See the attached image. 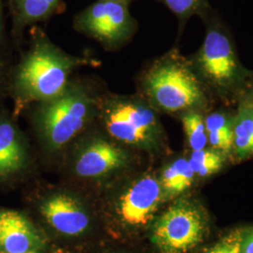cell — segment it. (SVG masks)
<instances>
[{
  "mask_svg": "<svg viewBox=\"0 0 253 253\" xmlns=\"http://www.w3.org/2000/svg\"><path fill=\"white\" fill-rule=\"evenodd\" d=\"M99 64L86 54L74 55L66 52L42 28L35 27L30 46L19 64L16 88L26 101H48L63 93L75 70Z\"/></svg>",
  "mask_w": 253,
  "mask_h": 253,
  "instance_id": "cell-1",
  "label": "cell"
},
{
  "mask_svg": "<svg viewBox=\"0 0 253 253\" xmlns=\"http://www.w3.org/2000/svg\"><path fill=\"white\" fill-rule=\"evenodd\" d=\"M141 84L145 100L155 110L182 115L202 112L208 105L207 87L176 46L146 68Z\"/></svg>",
  "mask_w": 253,
  "mask_h": 253,
  "instance_id": "cell-2",
  "label": "cell"
},
{
  "mask_svg": "<svg viewBox=\"0 0 253 253\" xmlns=\"http://www.w3.org/2000/svg\"><path fill=\"white\" fill-rule=\"evenodd\" d=\"M204 23L205 39L199 49L188 57L190 66L206 87L222 95L237 92L240 99L253 74L241 63L229 28L214 10Z\"/></svg>",
  "mask_w": 253,
  "mask_h": 253,
  "instance_id": "cell-3",
  "label": "cell"
},
{
  "mask_svg": "<svg viewBox=\"0 0 253 253\" xmlns=\"http://www.w3.org/2000/svg\"><path fill=\"white\" fill-rule=\"evenodd\" d=\"M98 105L85 86L73 81L56 98L41 102L38 121L48 143L54 148L67 145L98 113Z\"/></svg>",
  "mask_w": 253,
  "mask_h": 253,
  "instance_id": "cell-4",
  "label": "cell"
},
{
  "mask_svg": "<svg viewBox=\"0 0 253 253\" xmlns=\"http://www.w3.org/2000/svg\"><path fill=\"white\" fill-rule=\"evenodd\" d=\"M121 0H96L76 13L73 29L97 42L107 52L127 45L138 31V22Z\"/></svg>",
  "mask_w": 253,
  "mask_h": 253,
  "instance_id": "cell-5",
  "label": "cell"
},
{
  "mask_svg": "<svg viewBox=\"0 0 253 253\" xmlns=\"http://www.w3.org/2000/svg\"><path fill=\"white\" fill-rule=\"evenodd\" d=\"M98 113L109 134L127 145H147L159 131L156 110L140 98L106 97L99 100Z\"/></svg>",
  "mask_w": 253,
  "mask_h": 253,
  "instance_id": "cell-6",
  "label": "cell"
},
{
  "mask_svg": "<svg viewBox=\"0 0 253 253\" xmlns=\"http://www.w3.org/2000/svg\"><path fill=\"white\" fill-rule=\"evenodd\" d=\"M207 219L199 208L180 202L154 222L151 241L160 253H188L202 243Z\"/></svg>",
  "mask_w": 253,
  "mask_h": 253,
  "instance_id": "cell-7",
  "label": "cell"
},
{
  "mask_svg": "<svg viewBox=\"0 0 253 253\" xmlns=\"http://www.w3.org/2000/svg\"><path fill=\"white\" fill-rule=\"evenodd\" d=\"M164 198L161 182L145 175L133 182L118 200L117 213L125 226L141 228L153 218Z\"/></svg>",
  "mask_w": 253,
  "mask_h": 253,
  "instance_id": "cell-8",
  "label": "cell"
},
{
  "mask_svg": "<svg viewBox=\"0 0 253 253\" xmlns=\"http://www.w3.org/2000/svg\"><path fill=\"white\" fill-rule=\"evenodd\" d=\"M41 213L53 230L67 237H79L90 227V217L85 209L65 193L47 198L41 207Z\"/></svg>",
  "mask_w": 253,
  "mask_h": 253,
  "instance_id": "cell-9",
  "label": "cell"
},
{
  "mask_svg": "<svg viewBox=\"0 0 253 253\" xmlns=\"http://www.w3.org/2000/svg\"><path fill=\"white\" fill-rule=\"evenodd\" d=\"M44 245L42 235L27 217L0 208V253L41 252Z\"/></svg>",
  "mask_w": 253,
  "mask_h": 253,
  "instance_id": "cell-10",
  "label": "cell"
},
{
  "mask_svg": "<svg viewBox=\"0 0 253 253\" xmlns=\"http://www.w3.org/2000/svg\"><path fill=\"white\" fill-rule=\"evenodd\" d=\"M127 156L118 145L105 140L91 142L76 160V173L84 178L100 177L123 168Z\"/></svg>",
  "mask_w": 253,
  "mask_h": 253,
  "instance_id": "cell-11",
  "label": "cell"
},
{
  "mask_svg": "<svg viewBox=\"0 0 253 253\" xmlns=\"http://www.w3.org/2000/svg\"><path fill=\"white\" fill-rule=\"evenodd\" d=\"M11 3L19 32L27 26L47 21L64 7V0H11Z\"/></svg>",
  "mask_w": 253,
  "mask_h": 253,
  "instance_id": "cell-12",
  "label": "cell"
},
{
  "mask_svg": "<svg viewBox=\"0 0 253 253\" xmlns=\"http://www.w3.org/2000/svg\"><path fill=\"white\" fill-rule=\"evenodd\" d=\"M235 115L218 111L205 117L208 143L213 149L229 153L234 146Z\"/></svg>",
  "mask_w": 253,
  "mask_h": 253,
  "instance_id": "cell-13",
  "label": "cell"
},
{
  "mask_svg": "<svg viewBox=\"0 0 253 253\" xmlns=\"http://www.w3.org/2000/svg\"><path fill=\"white\" fill-rule=\"evenodd\" d=\"M24 162V152L17 132L10 123L0 122V176L19 170Z\"/></svg>",
  "mask_w": 253,
  "mask_h": 253,
  "instance_id": "cell-14",
  "label": "cell"
},
{
  "mask_svg": "<svg viewBox=\"0 0 253 253\" xmlns=\"http://www.w3.org/2000/svg\"><path fill=\"white\" fill-rule=\"evenodd\" d=\"M194 177L195 174L188 160L183 158L175 160L164 169L160 180L164 197L172 198L189 190Z\"/></svg>",
  "mask_w": 253,
  "mask_h": 253,
  "instance_id": "cell-15",
  "label": "cell"
},
{
  "mask_svg": "<svg viewBox=\"0 0 253 253\" xmlns=\"http://www.w3.org/2000/svg\"><path fill=\"white\" fill-rule=\"evenodd\" d=\"M233 149L240 158L253 156V110L242 100L235 114Z\"/></svg>",
  "mask_w": 253,
  "mask_h": 253,
  "instance_id": "cell-16",
  "label": "cell"
},
{
  "mask_svg": "<svg viewBox=\"0 0 253 253\" xmlns=\"http://www.w3.org/2000/svg\"><path fill=\"white\" fill-rule=\"evenodd\" d=\"M170 9L178 20L179 36L188 21L193 16H199L203 21L213 10L209 0H157Z\"/></svg>",
  "mask_w": 253,
  "mask_h": 253,
  "instance_id": "cell-17",
  "label": "cell"
},
{
  "mask_svg": "<svg viewBox=\"0 0 253 253\" xmlns=\"http://www.w3.org/2000/svg\"><path fill=\"white\" fill-rule=\"evenodd\" d=\"M181 121L190 148L193 151L206 148L208 142V132L205 124V117L202 115V112H186L181 115Z\"/></svg>",
  "mask_w": 253,
  "mask_h": 253,
  "instance_id": "cell-18",
  "label": "cell"
},
{
  "mask_svg": "<svg viewBox=\"0 0 253 253\" xmlns=\"http://www.w3.org/2000/svg\"><path fill=\"white\" fill-rule=\"evenodd\" d=\"M188 161L195 175L207 177L216 173L222 168L224 157L223 153L213 148H204L198 151H192Z\"/></svg>",
  "mask_w": 253,
  "mask_h": 253,
  "instance_id": "cell-19",
  "label": "cell"
},
{
  "mask_svg": "<svg viewBox=\"0 0 253 253\" xmlns=\"http://www.w3.org/2000/svg\"><path fill=\"white\" fill-rule=\"evenodd\" d=\"M242 239V232H233L201 253H241Z\"/></svg>",
  "mask_w": 253,
  "mask_h": 253,
  "instance_id": "cell-20",
  "label": "cell"
},
{
  "mask_svg": "<svg viewBox=\"0 0 253 253\" xmlns=\"http://www.w3.org/2000/svg\"><path fill=\"white\" fill-rule=\"evenodd\" d=\"M241 253H253V229L247 234H243Z\"/></svg>",
  "mask_w": 253,
  "mask_h": 253,
  "instance_id": "cell-21",
  "label": "cell"
},
{
  "mask_svg": "<svg viewBox=\"0 0 253 253\" xmlns=\"http://www.w3.org/2000/svg\"><path fill=\"white\" fill-rule=\"evenodd\" d=\"M239 100H244L245 102L253 110V74Z\"/></svg>",
  "mask_w": 253,
  "mask_h": 253,
  "instance_id": "cell-22",
  "label": "cell"
},
{
  "mask_svg": "<svg viewBox=\"0 0 253 253\" xmlns=\"http://www.w3.org/2000/svg\"><path fill=\"white\" fill-rule=\"evenodd\" d=\"M3 32V10H2V0H0V38Z\"/></svg>",
  "mask_w": 253,
  "mask_h": 253,
  "instance_id": "cell-23",
  "label": "cell"
},
{
  "mask_svg": "<svg viewBox=\"0 0 253 253\" xmlns=\"http://www.w3.org/2000/svg\"><path fill=\"white\" fill-rule=\"evenodd\" d=\"M121 1H125V2H127V3H131L132 0H121Z\"/></svg>",
  "mask_w": 253,
  "mask_h": 253,
  "instance_id": "cell-24",
  "label": "cell"
},
{
  "mask_svg": "<svg viewBox=\"0 0 253 253\" xmlns=\"http://www.w3.org/2000/svg\"><path fill=\"white\" fill-rule=\"evenodd\" d=\"M42 253L41 252H35V253Z\"/></svg>",
  "mask_w": 253,
  "mask_h": 253,
  "instance_id": "cell-25",
  "label": "cell"
}]
</instances>
